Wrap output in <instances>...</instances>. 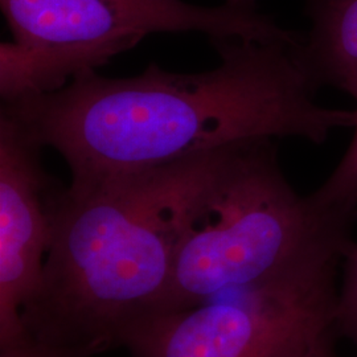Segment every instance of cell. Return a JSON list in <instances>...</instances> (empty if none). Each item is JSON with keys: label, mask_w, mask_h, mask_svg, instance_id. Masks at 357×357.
<instances>
[{"label": "cell", "mask_w": 357, "mask_h": 357, "mask_svg": "<svg viewBox=\"0 0 357 357\" xmlns=\"http://www.w3.org/2000/svg\"><path fill=\"white\" fill-rule=\"evenodd\" d=\"M301 41L212 38L221 60L212 70L180 75L155 63L131 78L89 70L56 91L3 102L0 114L61 153L75 185L257 138L321 144L332 130L354 128L356 113L315 102L295 53Z\"/></svg>", "instance_id": "6da1fadb"}, {"label": "cell", "mask_w": 357, "mask_h": 357, "mask_svg": "<svg viewBox=\"0 0 357 357\" xmlns=\"http://www.w3.org/2000/svg\"><path fill=\"white\" fill-rule=\"evenodd\" d=\"M231 146L65 188L41 283L23 308L26 333L89 357L121 347L165 291Z\"/></svg>", "instance_id": "7a4b0ae2"}, {"label": "cell", "mask_w": 357, "mask_h": 357, "mask_svg": "<svg viewBox=\"0 0 357 357\" xmlns=\"http://www.w3.org/2000/svg\"><path fill=\"white\" fill-rule=\"evenodd\" d=\"M356 221L357 206L324 204L315 193L295 191L271 138L236 143L192 217L149 315L185 310L295 268L343 262Z\"/></svg>", "instance_id": "3957f363"}, {"label": "cell", "mask_w": 357, "mask_h": 357, "mask_svg": "<svg viewBox=\"0 0 357 357\" xmlns=\"http://www.w3.org/2000/svg\"><path fill=\"white\" fill-rule=\"evenodd\" d=\"M13 41L0 45L3 102L52 93L156 32L298 43L257 0L200 7L183 0H0Z\"/></svg>", "instance_id": "277c9868"}, {"label": "cell", "mask_w": 357, "mask_h": 357, "mask_svg": "<svg viewBox=\"0 0 357 357\" xmlns=\"http://www.w3.org/2000/svg\"><path fill=\"white\" fill-rule=\"evenodd\" d=\"M342 262L295 268L200 305L149 315L121 339L130 357H299L336 332Z\"/></svg>", "instance_id": "5b68a950"}, {"label": "cell", "mask_w": 357, "mask_h": 357, "mask_svg": "<svg viewBox=\"0 0 357 357\" xmlns=\"http://www.w3.org/2000/svg\"><path fill=\"white\" fill-rule=\"evenodd\" d=\"M41 147L0 114V345L23 336V308L38 291L64 187L41 165Z\"/></svg>", "instance_id": "8992f818"}, {"label": "cell", "mask_w": 357, "mask_h": 357, "mask_svg": "<svg viewBox=\"0 0 357 357\" xmlns=\"http://www.w3.org/2000/svg\"><path fill=\"white\" fill-rule=\"evenodd\" d=\"M311 28L296 47L317 90L335 88L357 100V0H306Z\"/></svg>", "instance_id": "52a82bcc"}, {"label": "cell", "mask_w": 357, "mask_h": 357, "mask_svg": "<svg viewBox=\"0 0 357 357\" xmlns=\"http://www.w3.org/2000/svg\"><path fill=\"white\" fill-rule=\"evenodd\" d=\"M356 122L354 135L331 175L314 192L323 203L342 206H357V100Z\"/></svg>", "instance_id": "ba28073f"}, {"label": "cell", "mask_w": 357, "mask_h": 357, "mask_svg": "<svg viewBox=\"0 0 357 357\" xmlns=\"http://www.w3.org/2000/svg\"><path fill=\"white\" fill-rule=\"evenodd\" d=\"M343 283L339 287L336 307V331L357 349V243L354 241L343 258Z\"/></svg>", "instance_id": "9c48e42d"}, {"label": "cell", "mask_w": 357, "mask_h": 357, "mask_svg": "<svg viewBox=\"0 0 357 357\" xmlns=\"http://www.w3.org/2000/svg\"><path fill=\"white\" fill-rule=\"evenodd\" d=\"M0 357H89L72 348L48 344L26 333L22 339L0 345Z\"/></svg>", "instance_id": "30bf717a"}, {"label": "cell", "mask_w": 357, "mask_h": 357, "mask_svg": "<svg viewBox=\"0 0 357 357\" xmlns=\"http://www.w3.org/2000/svg\"><path fill=\"white\" fill-rule=\"evenodd\" d=\"M335 337L336 336H328L323 339L318 344L314 345L299 357H337L335 355V348H333Z\"/></svg>", "instance_id": "8fae6325"}]
</instances>
